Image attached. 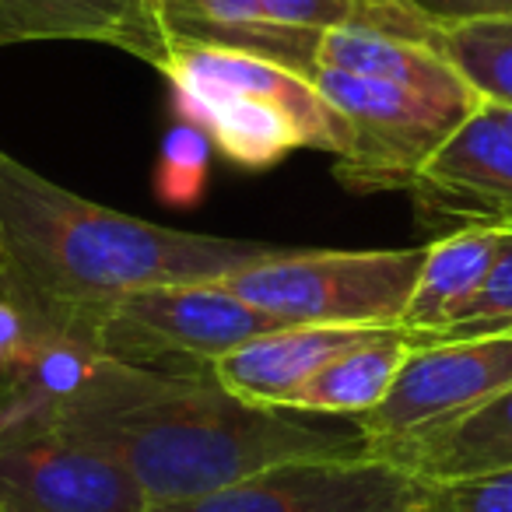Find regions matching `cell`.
Returning a JSON list of instances; mask_svg holds the SVG:
<instances>
[{
  "mask_svg": "<svg viewBox=\"0 0 512 512\" xmlns=\"http://www.w3.org/2000/svg\"><path fill=\"white\" fill-rule=\"evenodd\" d=\"M53 421L120 463L151 505L190 502L288 460L372 456L355 418L249 404L211 369H141L102 358Z\"/></svg>",
  "mask_w": 512,
  "mask_h": 512,
  "instance_id": "6da1fadb",
  "label": "cell"
},
{
  "mask_svg": "<svg viewBox=\"0 0 512 512\" xmlns=\"http://www.w3.org/2000/svg\"><path fill=\"white\" fill-rule=\"evenodd\" d=\"M295 246L183 232L95 204L0 148V299L32 334L92 344L116 299L151 285L221 281Z\"/></svg>",
  "mask_w": 512,
  "mask_h": 512,
  "instance_id": "7a4b0ae2",
  "label": "cell"
},
{
  "mask_svg": "<svg viewBox=\"0 0 512 512\" xmlns=\"http://www.w3.org/2000/svg\"><path fill=\"white\" fill-rule=\"evenodd\" d=\"M169 99L179 120L200 127L242 169H271L295 151L341 155L351 141L344 116L302 74L207 43H169Z\"/></svg>",
  "mask_w": 512,
  "mask_h": 512,
  "instance_id": "3957f363",
  "label": "cell"
},
{
  "mask_svg": "<svg viewBox=\"0 0 512 512\" xmlns=\"http://www.w3.org/2000/svg\"><path fill=\"white\" fill-rule=\"evenodd\" d=\"M306 81L351 130L348 148L334 155V176L348 193L411 190L428 158L481 106L460 74L439 85H404L316 67Z\"/></svg>",
  "mask_w": 512,
  "mask_h": 512,
  "instance_id": "277c9868",
  "label": "cell"
},
{
  "mask_svg": "<svg viewBox=\"0 0 512 512\" xmlns=\"http://www.w3.org/2000/svg\"><path fill=\"white\" fill-rule=\"evenodd\" d=\"M425 246L288 249L221 278L235 299L285 327H400Z\"/></svg>",
  "mask_w": 512,
  "mask_h": 512,
  "instance_id": "5b68a950",
  "label": "cell"
},
{
  "mask_svg": "<svg viewBox=\"0 0 512 512\" xmlns=\"http://www.w3.org/2000/svg\"><path fill=\"white\" fill-rule=\"evenodd\" d=\"M278 327L285 323L246 306L218 281H186L116 299L95 323L92 348L109 362L141 369L204 372L242 341Z\"/></svg>",
  "mask_w": 512,
  "mask_h": 512,
  "instance_id": "8992f818",
  "label": "cell"
},
{
  "mask_svg": "<svg viewBox=\"0 0 512 512\" xmlns=\"http://www.w3.org/2000/svg\"><path fill=\"white\" fill-rule=\"evenodd\" d=\"M137 481L46 418L0 428V512H144Z\"/></svg>",
  "mask_w": 512,
  "mask_h": 512,
  "instance_id": "52a82bcc",
  "label": "cell"
},
{
  "mask_svg": "<svg viewBox=\"0 0 512 512\" xmlns=\"http://www.w3.org/2000/svg\"><path fill=\"white\" fill-rule=\"evenodd\" d=\"M512 386V330L463 341L414 344L379 407L362 414L358 428L372 449L411 439L435 425L474 411Z\"/></svg>",
  "mask_w": 512,
  "mask_h": 512,
  "instance_id": "ba28073f",
  "label": "cell"
},
{
  "mask_svg": "<svg viewBox=\"0 0 512 512\" xmlns=\"http://www.w3.org/2000/svg\"><path fill=\"white\" fill-rule=\"evenodd\" d=\"M169 43H207L253 53L285 67L306 29H369L428 39L393 0H155Z\"/></svg>",
  "mask_w": 512,
  "mask_h": 512,
  "instance_id": "9c48e42d",
  "label": "cell"
},
{
  "mask_svg": "<svg viewBox=\"0 0 512 512\" xmlns=\"http://www.w3.org/2000/svg\"><path fill=\"white\" fill-rule=\"evenodd\" d=\"M418 477L383 456L288 460L235 484L144 512H407Z\"/></svg>",
  "mask_w": 512,
  "mask_h": 512,
  "instance_id": "30bf717a",
  "label": "cell"
},
{
  "mask_svg": "<svg viewBox=\"0 0 512 512\" xmlns=\"http://www.w3.org/2000/svg\"><path fill=\"white\" fill-rule=\"evenodd\" d=\"M414 221L425 242L470 228H512V127L481 102L411 183Z\"/></svg>",
  "mask_w": 512,
  "mask_h": 512,
  "instance_id": "8fae6325",
  "label": "cell"
},
{
  "mask_svg": "<svg viewBox=\"0 0 512 512\" xmlns=\"http://www.w3.org/2000/svg\"><path fill=\"white\" fill-rule=\"evenodd\" d=\"M102 43L158 71L169 53L155 0H0V46Z\"/></svg>",
  "mask_w": 512,
  "mask_h": 512,
  "instance_id": "7c38bea8",
  "label": "cell"
},
{
  "mask_svg": "<svg viewBox=\"0 0 512 512\" xmlns=\"http://www.w3.org/2000/svg\"><path fill=\"white\" fill-rule=\"evenodd\" d=\"M372 330L383 327H278L221 355L211 372L249 404L288 407L323 365L365 341Z\"/></svg>",
  "mask_w": 512,
  "mask_h": 512,
  "instance_id": "4fadbf2b",
  "label": "cell"
},
{
  "mask_svg": "<svg viewBox=\"0 0 512 512\" xmlns=\"http://www.w3.org/2000/svg\"><path fill=\"white\" fill-rule=\"evenodd\" d=\"M372 456L397 463L418 481H456L512 470V386L446 425L372 449Z\"/></svg>",
  "mask_w": 512,
  "mask_h": 512,
  "instance_id": "5bb4252c",
  "label": "cell"
},
{
  "mask_svg": "<svg viewBox=\"0 0 512 512\" xmlns=\"http://www.w3.org/2000/svg\"><path fill=\"white\" fill-rule=\"evenodd\" d=\"M498 242L502 232L495 228H470L425 242V264L400 313V330H407L414 344L446 330L456 313L481 292L498 256Z\"/></svg>",
  "mask_w": 512,
  "mask_h": 512,
  "instance_id": "9a60e30c",
  "label": "cell"
},
{
  "mask_svg": "<svg viewBox=\"0 0 512 512\" xmlns=\"http://www.w3.org/2000/svg\"><path fill=\"white\" fill-rule=\"evenodd\" d=\"M414 341L407 330L383 327L372 330L355 348L341 351L334 362H327L292 400V411L309 414H337V418H362L386 397L397 369L411 355Z\"/></svg>",
  "mask_w": 512,
  "mask_h": 512,
  "instance_id": "2e32d148",
  "label": "cell"
},
{
  "mask_svg": "<svg viewBox=\"0 0 512 512\" xmlns=\"http://www.w3.org/2000/svg\"><path fill=\"white\" fill-rule=\"evenodd\" d=\"M432 46L481 95V102L512 109V18L435 32Z\"/></svg>",
  "mask_w": 512,
  "mask_h": 512,
  "instance_id": "e0dca14e",
  "label": "cell"
},
{
  "mask_svg": "<svg viewBox=\"0 0 512 512\" xmlns=\"http://www.w3.org/2000/svg\"><path fill=\"white\" fill-rule=\"evenodd\" d=\"M211 137L186 120H176L162 137L155 162V193L169 207H197L207 193L211 176Z\"/></svg>",
  "mask_w": 512,
  "mask_h": 512,
  "instance_id": "ac0fdd59",
  "label": "cell"
},
{
  "mask_svg": "<svg viewBox=\"0 0 512 512\" xmlns=\"http://www.w3.org/2000/svg\"><path fill=\"white\" fill-rule=\"evenodd\" d=\"M502 330H512V228L502 232L498 256H495V264H491L488 278H484L481 292L456 313V320L449 323L446 330H439V334L421 344L488 337V334H502Z\"/></svg>",
  "mask_w": 512,
  "mask_h": 512,
  "instance_id": "d6986e66",
  "label": "cell"
},
{
  "mask_svg": "<svg viewBox=\"0 0 512 512\" xmlns=\"http://www.w3.org/2000/svg\"><path fill=\"white\" fill-rule=\"evenodd\" d=\"M407 512H512V470L456 481H418Z\"/></svg>",
  "mask_w": 512,
  "mask_h": 512,
  "instance_id": "ffe728a7",
  "label": "cell"
},
{
  "mask_svg": "<svg viewBox=\"0 0 512 512\" xmlns=\"http://www.w3.org/2000/svg\"><path fill=\"white\" fill-rule=\"evenodd\" d=\"M393 4L428 36L491 18H512V0H393Z\"/></svg>",
  "mask_w": 512,
  "mask_h": 512,
  "instance_id": "44dd1931",
  "label": "cell"
},
{
  "mask_svg": "<svg viewBox=\"0 0 512 512\" xmlns=\"http://www.w3.org/2000/svg\"><path fill=\"white\" fill-rule=\"evenodd\" d=\"M29 337H32V330H29V323H25V316L18 313L11 302L0 299V372L18 362V355L25 351Z\"/></svg>",
  "mask_w": 512,
  "mask_h": 512,
  "instance_id": "7402d4cb",
  "label": "cell"
},
{
  "mask_svg": "<svg viewBox=\"0 0 512 512\" xmlns=\"http://www.w3.org/2000/svg\"><path fill=\"white\" fill-rule=\"evenodd\" d=\"M498 109V113H502V120L505 123H509V127H512V109H502V106H495Z\"/></svg>",
  "mask_w": 512,
  "mask_h": 512,
  "instance_id": "603a6c76",
  "label": "cell"
}]
</instances>
